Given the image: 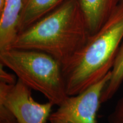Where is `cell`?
Masks as SVG:
<instances>
[{"label":"cell","mask_w":123,"mask_h":123,"mask_svg":"<svg viewBox=\"0 0 123 123\" xmlns=\"http://www.w3.org/2000/svg\"><path fill=\"white\" fill-rule=\"evenodd\" d=\"M91 35L96 33L121 0H78Z\"/></svg>","instance_id":"7"},{"label":"cell","mask_w":123,"mask_h":123,"mask_svg":"<svg viewBox=\"0 0 123 123\" xmlns=\"http://www.w3.org/2000/svg\"><path fill=\"white\" fill-rule=\"evenodd\" d=\"M123 38V0L85 45L62 65L68 96L80 93L111 71Z\"/></svg>","instance_id":"2"},{"label":"cell","mask_w":123,"mask_h":123,"mask_svg":"<svg viewBox=\"0 0 123 123\" xmlns=\"http://www.w3.org/2000/svg\"><path fill=\"white\" fill-rule=\"evenodd\" d=\"M31 90L18 79L13 84L0 81V106L9 111L18 123H46L54 105L49 101H36Z\"/></svg>","instance_id":"5"},{"label":"cell","mask_w":123,"mask_h":123,"mask_svg":"<svg viewBox=\"0 0 123 123\" xmlns=\"http://www.w3.org/2000/svg\"><path fill=\"white\" fill-rule=\"evenodd\" d=\"M0 63L11 70L17 79L42 93L54 105H60L68 96L62 65L48 54L12 48L0 52Z\"/></svg>","instance_id":"3"},{"label":"cell","mask_w":123,"mask_h":123,"mask_svg":"<svg viewBox=\"0 0 123 123\" xmlns=\"http://www.w3.org/2000/svg\"><path fill=\"white\" fill-rule=\"evenodd\" d=\"M6 0H0V12L2 10Z\"/></svg>","instance_id":"13"},{"label":"cell","mask_w":123,"mask_h":123,"mask_svg":"<svg viewBox=\"0 0 123 123\" xmlns=\"http://www.w3.org/2000/svg\"><path fill=\"white\" fill-rule=\"evenodd\" d=\"M107 120L108 123H123V96L118 100Z\"/></svg>","instance_id":"10"},{"label":"cell","mask_w":123,"mask_h":123,"mask_svg":"<svg viewBox=\"0 0 123 123\" xmlns=\"http://www.w3.org/2000/svg\"><path fill=\"white\" fill-rule=\"evenodd\" d=\"M4 67V66L2 64H0V79H1L0 80H1V81L7 84L14 83L17 79H15V77L14 75L7 73V71L5 70Z\"/></svg>","instance_id":"12"},{"label":"cell","mask_w":123,"mask_h":123,"mask_svg":"<svg viewBox=\"0 0 123 123\" xmlns=\"http://www.w3.org/2000/svg\"><path fill=\"white\" fill-rule=\"evenodd\" d=\"M0 123H18L9 111L0 106Z\"/></svg>","instance_id":"11"},{"label":"cell","mask_w":123,"mask_h":123,"mask_svg":"<svg viewBox=\"0 0 123 123\" xmlns=\"http://www.w3.org/2000/svg\"><path fill=\"white\" fill-rule=\"evenodd\" d=\"M91 35L78 0H67L20 32L11 49L44 52L63 65L82 49Z\"/></svg>","instance_id":"1"},{"label":"cell","mask_w":123,"mask_h":123,"mask_svg":"<svg viewBox=\"0 0 123 123\" xmlns=\"http://www.w3.org/2000/svg\"><path fill=\"white\" fill-rule=\"evenodd\" d=\"M123 82V42L120 46L111 70V76L103 92L101 103L113 98Z\"/></svg>","instance_id":"9"},{"label":"cell","mask_w":123,"mask_h":123,"mask_svg":"<svg viewBox=\"0 0 123 123\" xmlns=\"http://www.w3.org/2000/svg\"><path fill=\"white\" fill-rule=\"evenodd\" d=\"M22 0H6L0 12V52L11 49L19 34Z\"/></svg>","instance_id":"6"},{"label":"cell","mask_w":123,"mask_h":123,"mask_svg":"<svg viewBox=\"0 0 123 123\" xmlns=\"http://www.w3.org/2000/svg\"><path fill=\"white\" fill-rule=\"evenodd\" d=\"M111 76V71L83 91L68 96L51 113L50 123H97L101 95Z\"/></svg>","instance_id":"4"},{"label":"cell","mask_w":123,"mask_h":123,"mask_svg":"<svg viewBox=\"0 0 123 123\" xmlns=\"http://www.w3.org/2000/svg\"><path fill=\"white\" fill-rule=\"evenodd\" d=\"M67 0H22L19 33L58 8Z\"/></svg>","instance_id":"8"}]
</instances>
